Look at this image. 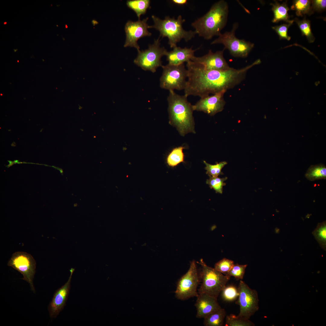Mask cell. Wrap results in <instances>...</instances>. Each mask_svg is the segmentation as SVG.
I'll use <instances>...</instances> for the list:
<instances>
[{"mask_svg": "<svg viewBox=\"0 0 326 326\" xmlns=\"http://www.w3.org/2000/svg\"><path fill=\"white\" fill-rule=\"evenodd\" d=\"M186 66L188 79L184 95L201 98L233 88L245 79L250 69L247 66L240 69L230 68L224 70H208L191 61L187 63Z\"/></svg>", "mask_w": 326, "mask_h": 326, "instance_id": "6da1fadb", "label": "cell"}, {"mask_svg": "<svg viewBox=\"0 0 326 326\" xmlns=\"http://www.w3.org/2000/svg\"><path fill=\"white\" fill-rule=\"evenodd\" d=\"M229 6L224 0L218 1L212 6L203 16L191 24L197 34L207 40L219 36L225 26L228 19Z\"/></svg>", "mask_w": 326, "mask_h": 326, "instance_id": "7a4b0ae2", "label": "cell"}, {"mask_svg": "<svg viewBox=\"0 0 326 326\" xmlns=\"http://www.w3.org/2000/svg\"><path fill=\"white\" fill-rule=\"evenodd\" d=\"M167 98L169 123L175 127L181 135L195 133L192 105L184 94L181 95L174 91H169Z\"/></svg>", "mask_w": 326, "mask_h": 326, "instance_id": "3957f363", "label": "cell"}, {"mask_svg": "<svg viewBox=\"0 0 326 326\" xmlns=\"http://www.w3.org/2000/svg\"><path fill=\"white\" fill-rule=\"evenodd\" d=\"M154 24L150 26V28H154L160 32V38L167 37L168 43L171 48L177 46V43L182 39L187 42L195 37L196 33L195 31H187L183 27V24L185 20L181 15L176 19L166 16L164 19H161L154 15L152 16Z\"/></svg>", "mask_w": 326, "mask_h": 326, "instance_id": "277c9868", "label": "cell"}, {"mask_svg": "<svg viewBox=\"0 0 326 326\" xmlns=\"http://www.w3.org/2000/svg\"><path fill=\"white\" fill-rule=\"evenodd\" d=\"M198 263L201 266L200 277L201 281L198 289V294L205 293L217 298L231 276L208 266L202 259Z\"/></svg>", "mask_w": 326, "mask_h": 326, "instance_id": "5b68a950", "label": "cell"}, {"mask_svg": "<svg viewBox=\"0 0 326 326\" xmlns=\"http://www.w3.org/2000/svg\"><path fill=\"white\" fill-rule=\"evenodd\" d=\"M238 26V23H234L230 31L221 33L217 38L211 42V44H223L224 46L223 49H227L230 54L235 57L244 58L247 57L253 48L254 44L236 37L235 32Z\"/></svg>", "mask_w": 326, "mask_h": 326, "instance_id": "8992f818", "label": "cell"}, {"mask_svg": "<svg viewBox=\"0 0 326 326\" xmlns=\"http://www.w3.org/2000/svg\"><path fill=\"white\" fill-rule=\"evenodd\" d=\"M160 37L155 40L153 43L149 45L148 48L139 50L134 63L143 70L154 73L159 67H161L162 57L165 56L167 51L164 47L160 46Z\"/></svg>", "mask_w": 326, "mask_h": 326, "instance_id": "52a82bcc", "label": "cell"}, {"mask_svg": "<svg viewBox=\"0 0 326 326\" xmlns=\"http://www.w3.org/2000/svg\"><path fill=\"white\" fill-rule=\"evenodd\" d=\"M196 262L194 260L190 263L187 272L178 280L174 293L176 298L184 300L190 298L197 297L198 293L197 287L200 283Z\"/></svg>", "mask_w": 326, "mask_h": 326, "instance_id": "ba28073f", "label": "cell"}, {"mask_svg": "<svg viewBox=\"0 0 326 326\" xmlns=\"http://www.w3.org/2000/svg\"><path fill=\"white\" fill-rule=\"evenodd\" d=\"M161 67L163 71L160 79L161 88L169 91L184 89L187 71L184 63L177 65L168 64Z\"/></svg>", "mask_w": 326, "mask_h": 326, "instance_id": "9c48e42d", "label": "cell"}, {"mask_svg": "<svg viewBox=\"0 0 326 326\" xmlns=\"http://www.w3.org/2000/svg\"><path fill=\"white\" fill-rule=\"evenodd\" d=\"M7 265L20 272L23 277L22 279L29 284L31 290L35 293L33 279L36 272V262L32 255L25 252H15L12 254Z\"/></svg>", "mask_w": 326, "mask_h": 326, "instance_id": "30bf717a", "label": "cell"}, {"mask_svg": "<svg viewBox=\"0 0 326 326\" xmlns=\"http://www.w3.org/2000/svg\"><path fill=\"white\" fill-rule=\"evenodd\" d=\"M238 288L239 296L236 303L240 307L238 316L249 319L259 309L257 292L250 288L242 280H240Z\"/></svg>", "mask_w": 326, "mask_h": 326, "instance_id": "8fae6325", "label": "cell"}, {"mask_svg": "<svg viewBox=\"0 0 326 326\" xmlns=\"http://www.w3.org/2000/svg\"><path fill=\"white\" fill-rule=\"evenodd\" d=\"M148 18L136 21H128L125 27L126 39L124 46L134 47L138 51L140 47L137 43L138 40L146 36H150L152 34L148 30L150 26L147 23Z\"/></svg>", "mask_w": 326, "mask_h": 326, "instance_id": "7c38bea8", "label": "cell"}, {"mask_svg": "<svg viewBox=\"0 0 326 326\" xmlns=\"http://www.w3.org/2000/svg\"><path fill=\"white\" fill-rule=\"evenodd\" d=\"M226 91L223 90L213 95L201 98L195 105H192L193 111H202L211 116L221 112L225 104L224 95Z\"/></svg>", "mask_w": 326, "mask_h": 326, "instance_id": "4fadbf2b", "label": "cell"}, {"mask_svg": "<svg viewBox=\"0 0 326 326\" xmlns=\"http://www.w3.org/2000/svg\"><path fill=\"white\" fill-rule=\"evenodd\" d=\"M224 50L213 52L210 50L208 53L200 57L194 56L191 61L198 63L206 69L224 70L230 67L223 56Z\"/></svg>", "mask_w": 326, "mask_h": 326, "instance_id": "5bb4252c", "label": "cell"}, {"mask_svg": "<svg viewBox=\"0 0 326 326\" xmlns=\"http://www.w3.org/2000/svg\"><path fill=\"white\" fill-rule=\"evenodd\" d=\"M75 270L74 268H71L70 274L68 281L56 291L49 303L48 310L51 318H56L66 305L70 288L72 276Z\"/></svg>", "mask_w": 326, "mask_h": 326, "instance_id": "9a60e30c", "label": "cell"}, {"mask_svg": "<svg viewBox=\"0 0 326 326\" xmlns=\"http://www.w3.org/2000/svg\"><path fill=\"white\" fill-rule=\"evenodd\" d=\"M195 304L197 309L196 317L204 318L221 307L217 298L205 293L198 294Z\"/></svg>", "mask_w": 326, "mask_h": 326, "instance_id": "2e32d148", "label": "cell"}, {"mask_svg": "<svg viewBox=\"0 0 326 326\" xmlns=\"http://www.w3.org/2000/svg\"><path fill=\"white\" fill-rule=\"evenodd\" d=\"M199 49L193 50L192 47L181 48L177 46L173 48L171 51H167L165 56L168 62V64L173 65H179L191 61L194 56V52Z\"/></svg>", "mask_w": 326, "mask_h": 326, "instance_id": "e0dca14e", "label": "cell"}, {"mask_svg": "<svg viewBox=\"0 0 326 326\" xmlns=\"http://www.w3.org/2000/svg\"><path fill=\"white\" fill-rule=\"evenodd\" d=\"M271 10L273 13V18L272 20L273 23H278L283 21L287 23H293L294 20L290 19V16L288 12L289 8L288 6L287 1L282 3L275 1L274 2L271 3Z\"/></svg>", "mask_w": 326, "mask_h": 326, "instance_id": "ac0fdd59", "label": "cell"}, {"mask_svg": "<svg viewBox=\"0 0 326 326\" xmlns=\"http://www.w3.org/2000/svg\"><path fill=\"white\" fill-rule=\"evenodd\" d=\"M226 316L225 310L222 308L208 315L204 318L205 326H222Z\"/></svg>", "mask_w": 326, "mask_h": 326, "instance_id": "d6986e66", "label": "cell"}, {"mask_svg": "<svg viewBox=\"0 0 326 326\" xmlns=\"http://www.w3.org/2000/svg\"><path fill=\"white\" fill-rule=\"evenodd\" d=\"M311 0H295L293 1L291 9L296 11L298 16L302 17L305 14L311 15L314 13L311 7Z\"/></svg>", "mask_w": 326, "mask_h": 326, "instance_id": "ffe728a7", "label": "cell"}, {"mask_svg": "<svg viewBox=\"0 0 326 326\" xmlns=\"http://www.w3.org/2000/svg\"><path fill=\"white\" fill-rule=\"evenodd\" d=\"M305 177L308 180L313 181L326 178V168L322 164L312 165L305 174Z\"/></svg>", "mask_w": 326, "mask_h": 326, "instance_id": "44dd1931", "label": "cell"}, {"mask_svg": "<svg viewBox=\"0 0 326 326\" xmlns=\"http://www.w3.org/2000/svg\"><path fill=\"white\" fill-rule=\"evenodd\" d=\"M150 2L149 0H129L127 1L126 4L136 13L139 20L141 16L145 14L149 8Z\"/></svg>", "mask_w": 326, "mask_h": 326, "instance_id": "7402d4cb", "label": "cell"}, {"mask_svg": "<svg viewBox=\"0 0 326 326\" xmlns=\"http://www.w3.org/2000/svg\"><path fill=\"white\" fill-rule=\"evenodd\" d=\"M184 147L180 146L173 149L168 155L167 162L169 166L174 167L184 161Z\"/></svg>", "mask_w": 326, "mask_h": 326, "instance_id": "603a6c76", "label": "cell"}, {"mask_svg": "<svg viewBox=\"0 0 326 326\" xmlns=\"http://www.w3.org/2000/svg\"><path fill=\"white\" fill-rule=\"evenodd\" d=\"M312 233L320 247L325 251L326 249V221L318 223L316 228L312 232Z\"/></svg>", "mask_w": 326, "mask_h": 326, "instance_id": "cb8c5ba5", "label": "cell"}, {"mask_svg": "<svg viewBox=\"0 0 326 326\" xmlns=\"http://www.w3.org/2000/svg\"><path fill=\"white\" fill-rule=\"evenodd\" d=\"M294 21L297 24L302 35L306 37L309 42H313L315 38L312 32L310 21L305 18L302 20L296 18Z\"/></svg>", "mask_w": 326, "mask_h": 326, "instance_id": "d4e9b609", "label": "cell"}, {"mask_svg": "<svg viewBox=\"0 0 326 326\" xmlns=\"http://www.w3.org/2000/svg\"><path fill=\"white\" fill-rule=\"evenodd\" d=\"M225 326H254V324L249 319L231 314L226 317Z\"/></svg>", "mask_w": 326, "mask_h": 326, "instance_id": "484cf974", "label": "cell"}, {"mask_svg": "<svg viewBox=\"0 0 326 326\" xmlns=\"http://www.w3.org/2000/svg\"><path fill=\"white\" fill-rule=\"evenodd\" d=\"M203 162L206 165L205 169L206 170V173L210 177H216L220 175L223 174L222 169L227 164L225 161H222L213 165L209 164L204 161Z\"/></svg>", "mask_w": 326, "mask_h": 326, "instance_id": "4316f807", "label": "cell"}, {"mask_svg": "<svg viewBox=\"0 0 326 326\" xmlns=\"http://www.w3.org/2000/svg\"><path fill=\"white\" fill-rule=\"evenodd\" d=\"M221 292L222 298L227 302L234 301L239 296L238 288L232 285L226 286Z\"/></svg>", "mask_w": 326, "mask_h": 326, "instance_id": "83f0119b", "label": "cell"}, {"mask_svg": "<svg viewBox=\"0 0 326 326\" xmlns=\"http://www.w3.org/2000/svg\"><path fill=\"white\" fill-rule=\"evenodd\" d=\"M227 179V177L220 178L218 177H210L206 180V183L208 184L211 189H213L216 193H222L223 187L226 185L224 182Z\"/></svg>", "mask_w": 326, "mask_h": 326, "instance_id": "f1b7e54d", "label": "cell"}, {"mask_svg": "<svg viewBox=\"0 0 326 326\" xmlns=\"http://www.w3.org/2000/svg\"><path fill=\"white\" fill-rule=\"evenodd\" d=\"M234 264L233 260L224 258L215 264L214 268L222 274L227 275Z\"/></svg>", "mask_w": 326, "mask_h": 326, "instance_id": "f546056e", "label": "cell"}, {"mask_svg": "<svg viewBox=\"0 0 326 326\" xmlns=\"http://www.w3.org/2000/svg\"><path fill=\"white\" fill-rule=\"evenodd\" d=\"M247 264H234L228 272L227 275L234 277L237 280H242L244 276Z\"/></svg>", "mask_w": 326, "mask_h": 326, "instance_id": "4dcf8cb0", "label": "cell"}, {"mask_svg": "<svg viewBox=\"0 0 326 326\" xmlns=\"http://www.w3.org/2000/svg\"><path fill=\"white\" fill-rule=\"evenodd\" d=\"M292 24L287 23L283 24L279 26L273 27L272 28L278 34L280 40L286 39L289 40L291 37L288 35L287 32L288 28Z\"/></svg>", "mask_w": 326, "mask_h": 326, "instance_id": "1f68e13d", "label": "cell"}, {"mask_svg": "<svg viewBox=\"0 0 326 326\" xmlns=\"http://www.w3.org/2000/svg\"><path fill=\"white\" fill-rule=\"evenodd\" d=\"M311 7L312 11L321 12L325 10L326 7L325 0H312Z\"/></svg>", "mask_w": 326, "mask_h": 326, "instance_id": "d6a6232c", "label": "cell"}, {"mask_svg": "<svg viewBox=\"0 0 326 326\" xmlns=\"http://www.w3.org/2000/svg\"><path fill=\"white\" fill-rule=\"evenodd\" d=\"M171 2L174 4L178 5H183L187 4V0H172Z\"/></svg>", "mask_w": 326, "mask_h": 326, "instance_id": "836d02e7", "label": "cell"}, {"mask_svg": "<svg viewBox=\"0 0 326 326\" xmlns=\"http://www.w3.org/2000/svg\"><path fill=\"white\" fill-rule=\"evenodd\" d=\"M91 22L94 26L95 24H97L98 23V22L97 21L94 20H92Z\"/></svg>", "mask_w": 326, "mask_h": 326, "instance_id": "e575fe53", "label": "cell"}, {"mask_svg": "<svg viewBox=\"0 0 326 326\" xmlns=\"http://www.w3.org/2000/svg\"><path fill=\"white\" fill-rule=\"evenodd\" d=\"M3 24H5H5H7V22H4V23H3Z\"/></svg>", "mask_w": 326, "mask_h": 326, "instance_id": "d590c367", "label": "cell"}, {"mask_svg": "<svg viewBox=\"0 0 326 326\" xmlns=\"http://www.w3.org/2000/svg\"><path fill=\"white\" fill-rule=\"evenodd\" d=\"M67 27H67V25H66V28H67Z\"/></svg>", "mask_w": 326, "mask_h": 326, "instance_id": "8d00e7d4", "label": "cell"}, {"mask_svg": "<svg viewBox=\"0 0 326 326\" xmlns=\"http://www.w3.org/2000/svg\"><path fill=\"white\" fill-rule=\"evenodd\" d=\"M14 52H15V51H16L17 50H18V49H17V50H15L14 49Z\"/></svg>", "mask_w": 326, "mask_h": 326, "instance_id": "74e56055", "label": "cell"}, {"mask_svg": "<svg viewBox=\"0 0 326 326\" xmlns=\"http://www.w3.org/2000/svg\"></svg>", "mask_w": 326, "mask_h": 326, "instance_id": "f35d334b", "label": "cell"}]
</instances>
